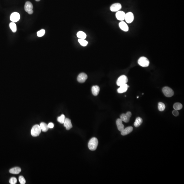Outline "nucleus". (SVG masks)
Here are the masks:
<instances>
[{"mask_svg":"<svg viewBox=\"0 0 184 184\" xmlns=\"http://www.w3.org/2000/svg\"><path fill=\"white\" fill-rule=\"evenodd\" d=\"M98 145V141L96 137H93L89 141L88 147L91 151H95L97 149Z\"/></svg>","mask_w":184,"mask_h":184,"instance_id":"obj_1","label":"nucleus"},{"mask_svg":"<svg viewBox=\"0 0 184 184\" xmlns=\"http://www.w3.org/2000/svg\"><path fill=\"white\" fill-rule=\"evenodd\" d=\"M41 130L40 125L36 124L32 127L31 131V133L32 136L37 137L39 136L41 133Z\"/></svg>","mask_w":184,"mask_h":184,"instance_id":"obj_2","label":"nucleus"},{"mask_svg":"<svg viewBox=\"0 0 184 184\" xmlns=\"http://www.w3.org/2000/svg\"><path fill=\"white\" fill-rule=\"evenodd\" d=\"M138 64L143 67H146L149 66L150 62L146 57H142L138 60Z\"/></svg>","mask_w":184,"mask_h":184,"instance_id":"obj_3","label":"nucleus"},{"mask_svg":"<svg viewBox=\"0 0 184 184\" xmlns=\"http://www.w3.org/2000/svg\"><path fill=\"white\" fill-rule=\"evenodd\" d=\"M128 81V79L127 76L125 75H122L120 76L118 79L117 81V84L118 86H120L126 84Z\"/></svg>","mask_w":184,"mask_h":184,"instance_id":"obj_4","label":"nucleus"},{"mask_svg":"<svg viewBox=\"0 0 184 184\" xmlns=\"http://www.w3.org/2000/svg\"><path fill=\"white\" fill-rule=\"evenodd\" d=\"M162 91L164 95L167 97H171L174 94L173 90L168 87H165L163 88Z\"/></svg>","mask_w":184,"mask_h":184,"instance_id":"obj_5","label":"nucleus"},{"mask_svg":"<svg viewBox=\"0 0 184 184\" xmlns=\"http://www.w3.org/2000/svg\"><path fill=\"white\" fill-rule=\"evenodd\" d=\"M24 8L25 11L27 12L29 14H31L33 13V6L32 4L30 2H27L25 4Z\"/></svg>","mask_w":184,"mask_h":184,"instance_id":"obj_6","label":"nucleus"},{"mask_svg":"<svg viewBox=\"0 0 184 184\" xmlns=\"http://www.w3.org/2000/svg\"><path fill=\"white\" fill-rule=\"evenodd\" d=\"M132 116V114L130 112H127L126 114H123L120 116V119L122 121L127 123L130 121V117Z\"/></svg>","mask_w":184,"mask_h":184,"instance_id":"obj_7","label":"nucleus"},{"mask_svg":"<svg viewBox=\"0 0 184 184\" xmlns=\"http://www.w3.org/2000/svg\"><path fill=\"white\" fill-rule=\"evenodd\" d=\"M125 20L127 23H131L134 20V14L132 12H128L125 14Z\"/></svg>","mask_w":184,"mask_h":184,"instance_id":"obj_8","label":"nucleus"},{"mask_svg":"<svg viewBox=\"0 0 184 184\" xmlns=\"http://www.w3.org/2000/svg\"><path fill=\"white\" fill-rule=\"evenodd\" d=\"M20 14L18 12H13L10 15V20L13 22L15 23L18 22L20 20Z\"/></svg>","mask_w":184,"mask_h":184,"instance_id":"obj_9","label":"nucleus"},{"mask_svg":"<svg viewBox=\"0 0 184 184\" xmlns=\"http://www.w3.org/2000/svg\"><path fill=\"white\" fill-rule=\"evenodd\" d=\"M87 75L86 74L84 73H82L78 75L77 77V80L79 83H84L87 80Z\"/></svg>","mask_w":184,"mask_h":184,"instance_id":"obj_10","label":"nucleus"},{"mask_svg":"<svg viewBox=\"0 0 184 184\" xmlns=\"http://www.w3.org/2000/svg\"><path fill=\"white\" fill-rule=\"evenodd\" d=\"M121 4L117 3L112 5L110 7V10L112 12H117L121 9Z\"/></svg>","mask_w":184,"mask_h":184,"instance_id":"obj_11","label":"nucleus"},{"mask_svg":"<svg viewBox=\"0 0 184 184\" xmlns=\"http://www.w3.org/2000/svg\"><path fill=\"white\" fill-rule=\"evenodd\" d=\"M125 13L122 11H118L116 14L117 19L119 21H123L125 20Z\"/></svg>","mask_w":184,"mask_h":184,"instance_id":"obj_12","label":"nucleus"},{"mask_svg":"<svg viewBox=\"0 0 184 184\" xmlns=\"http://www.w3.org/2000/svg\"><path fill=\"white\" fill-rule=\"evenodd\" d=\"M64 124V126L66 127V129L67 130H69L71 128H72V124L71 121L68 118L65 119Z\"/></svg>","mask_w":184,"mask_h":184,"instance_id":"obj_13","label":"nucleus"},{"mask_svg":"<svg viewBox=\"0 0 184 184\" xmlns=\"http://www.w3.org/2000/svg\"><path fill=\"white\" fill-rule=\"evenodd\" d=\"M129 86L127 84L121 85L120 86V87L117 90L118 93L120 94L123 93L127 90V89Z\"/></svg>","mask_w":184,"mask_h":184,"instance_id":"obj_14","label":"nucleus"},{"mask_svg":"<svg viewBox=\"0 0 184 184\" xmlns=\"http://www.w3.org/2000/svg\"><path fill=\"white\" fill-rule=\"evenodd\" d=\"M133 130V127L132 126H129L126 128H124L123 130L121 131V134L123 136L126 135L131 133Z\"/></svg>","mask_w":184,"mask_h":184,"instance_id":"obj_15","label":"nucleus"},{"mask_svg":"<svg viewBox=\"0 0 184 184\" xmlns=\"http://www.w3.org/2000/svg\"><path fill=\"white\" fill-rule=\"evenodd\" d=\"M119 26L121 29L123 31L127 32L129 30V27L127 24L124 21H122L119 23Z\"/></svg>","mask_w":184,"mask_h":184,"instance_id":"obj_16","label":"nucleus"},{"mask_svg":"<svg viewBox=\"0 0 184 184\" xmlns=\"http://www.w3.org/2000/svg\"><path fill=\"white\" fill-rule=\"evenodd\" d=\"M116 124L119 131L121 132L124 128V125L123 124L122 121L120 119H118L116 120Z\"/></svg>","mask_w":184,"mask_h":184,"instance_id":"obj_17","label":"nucleus"},{"mask_svg":"<svg viewBox=\"0 0 184 184\" xmlns=\"http://www.w3.org/2000/svg\"><path fill=\"white\" fill-rule=\"evenodd\" d=\"M100 90V89L99 86L97 85L93 86L91 88L92 94L94 96H96L99 94Z\"/></svg>","mask_w":184,"mask_h":184,"instance_id":"obj_18","label":"nucleus"},{"mask_svg":"<svg viewBox=\"0 0 184 184\" xmlns=\"http://www.w3.org/2000/svg\"><path fill=\"white\" fill-rule=\"evenodd\" d=\"M21 171V169L20 167H15L11 168L9 170V172L10 173L13 174H19Z\"/></svg>","mask_w":184,"mask_h":184,"instance_id":"obj_19","label":"nucleus"},{"mask_svg":"<svg viewBox=\"0 0 184 184\" xmlns=\"http://www.w3.org/2000/svg\"><path fill=\"white\" fill-rule=\"evenodd\" d=\"M40 128L41 131L43 132H46L49 130V127L48 125L44 122H41L40 125Z\"/></svg>","mask_w":184,"mask_h":184,"instance_id":"obj_20","label":"nucleus"},{"mask_svg":"<svg viewBox=\"0 0 184 184\" xmlns=\"http://www.w3.org/2000/svg\"><path fill=\"white\" fill-rule=\"evenodd\" d=\"M77 36L79 39H85L87 37V35L83 31H79L77 33Z\"/></svg>","mask_w":184,"mask_h":184,"instance_id":"obj_21","label":"nucleus"},{"mask_svg":"<svg viewBox=\"0 0 184 184\" xmlns=\"http://www.w3.org/2000/svg\"><path fill=\"white\" fill-rule=\"evenodd\" d=\"M143 119L141 117H139L137 118L136 119L135 121L134 125L136 127H138L140 126L141 124L142 123Z\"/></svg>","mask_w":184,"mask_h":184,"instance_id":"obj_22","label":"nucleus"},{"mask_svg":"<svg viewBox=\"0 0 184 184\" xmlns=\"http://www.w3.org/2000/svg\"><path fill=\"white\" fill-rule=\"evenodd\" d=\"M9 27L12 32H15L17 31V25L15 23L11 22L9 24Z\"/></svg>","mask_w":184,"mask_h":184,"instance_id":"obj_23","label":"nucleus"},{"mask_svg":"<svg viewBox=\"0 0 184 184\" xmlns=\"http://www.w3.org/2000/svg\"><path fill=\"white\" fill-rule=\"evenodd\" d=\"M182 105L180 103H176L173 105V107L174 110H181L182 108Z\"/></svg>","mask_w":184,"mask_h":184,"instance_id":"obj_24","label":"nucleus"},{"mask_svg":"<svg viewBox=\"0 0 184 184\" xmlns=\"http://www.w3.org/2000/svg\"><path fill=\"white\" fill-rule=\"evenodd\" d=\"M158 108L159 111L162 112L164 111L165 109V105L164 103L162 102H159L158 103Z\"/></svg>","mask_w":184,"mask_h":184,"instance_id":"obj_25","label":"nucleus"},{"mask_svg":"<svg viewBox=\"0 0 184 184\" xmlns=\"http://www.w3.org/2000/svg\"><path fill=\"white\" fill-rule=\"evenodd\" d=\"M78 42L83 47H86L87 45L88 42L85 39H79L78 40Z\"/></svg>","mask_w":184,"mask_h":184,"instance_id":"obj_26","label":"nucleus"},{"mask_svg":"<svg viewBox=\"0 0 184 184\" xmlns=\"http://www.w3.org/2000/svg\"><path fill=\"white\" fill-rule=\"evenodd\" d=\"M65 116L64 115H61L60 116L58 117L57 118V121L60 123L63 124L65 122Z\"/></svg>","mask_w":184,"mask_h":184,"instance_id":"obj_27","label":"nucleus"},{"mask_svg":"<svg viewBox=\"0 0 184 184\" xmlns=\"http://www.w3.org/2000/svg\"><path fill=\"white\" fill-rule=\"evenodd\" d=\"M45 30L44 29H41L38 31L37 32V36L38 37H42L44 35L45 33Z\"/></svg>","mask_w":184,"mask_h":184,"instance_id":"obj_28","label":"nucleus"},{"mask_svg":"<svg viewBox=\"0 0 184 184\" xmlns=\"http://www.w3.org/2000/svg\"><path fill=\"white\" fill-rule=\"evenodd\" d=\"M19 181L21 184H24L26 183V180L22 176H20L19 177Z\"/></svg>","mask_w":184,"mask_h":184,"instance_id":"obj_29","label":"nucleus"},{"mask_svg":"<svg viewBox=\"0 0 184 184\" xmlns=\"http://www.w3.org/2000/svg\"><path fill=\"white\" fill-rule=\"evenodd\" d=\"M17 181V179L15 177H12L9 180V183L11 184H16Z\"/></svg>","mask_w":184,"mask_h":184,"instance_id":"obj_30","label":"nucleus"},{"mask_svg":"<svg viewBox=\"0 0 184 184\" xmlns=\"http://www.w3.org/2000/svg\"><path fill=\"white\" fill-rule=\"evenodd\" d=\"M172 114L175 116L177 117L179 115V113L177 110H174L172 111Z\"/></svg>","mask_w":184,"mask_h":184,"instance_id":"obj_31","label":"nucleus"},{"mask_svg":"<svg viewBox=\"0 0 184 184\" xmlns=\"http://www.w3.org/2000/svg\"><path fill=\"white\" fill-rule=\"evenodd\" d=\"M48 126L49 128L52 129V128H53L54 126V125L53 123H52V122H50L48 124Z\"/></svg>","mask_w":184,"mask_h":184,"instance_id":"obj_32","label":"nucleus"},{"mask_svg":"<svg viewBox=\"0 0 184 184\" xmlns=\"http://www.w3.org/2000/svg\"><path fill=\"white\" fill-rule=\"evenodd\" d=\"M35 1L37 2H39V1H40V0H35Z\"/></svg>","mask_w":184,"mask_h":184,"instance_id":"obj_33","label":"nucleus"},{"mask_svg":"<svg viewBox=\"0 0 184 184\" xmlns=\"http://www.w3.org/2000/svg\"><path fill=\"white\" fill-rule=\"evenodd\" d=\"M139 96H137V98H139Z\"/></svg>","mask_w":184,"mask_h":184,"instance_id":"obj_34","label":"nucleus"}]
</instances>
